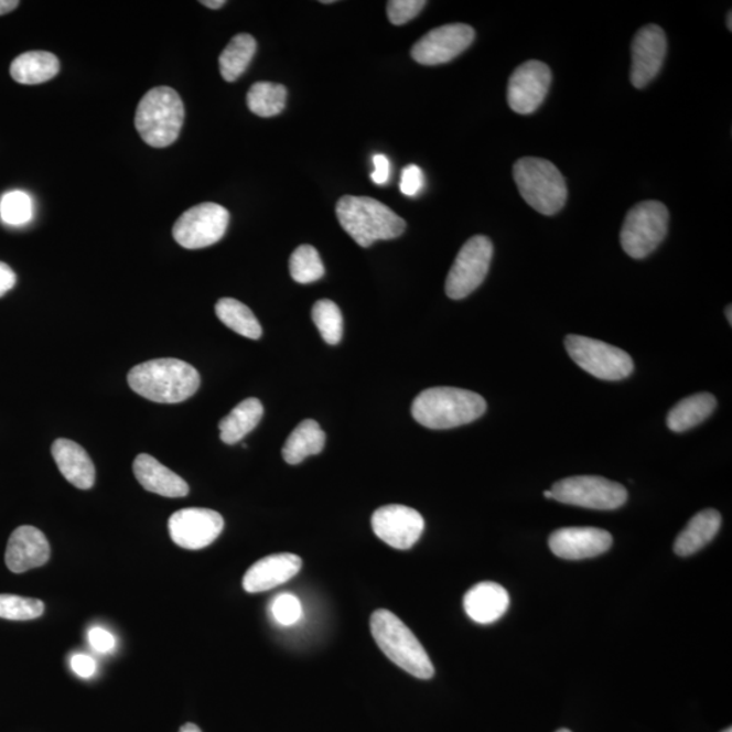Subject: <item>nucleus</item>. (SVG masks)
I'll return each mask as SVG.
<instances>
[{"mask_svg": "<svg viewBox=\"0 0 732 732\" xmlns=\"http://www.w3.org/2000/svg\"><path fill=\"white\" fill-rule=\"evenodd\" d=\"M200 383L197 369L175 358L152 359L128 374L129 387L157 403H181L197 392Z\"/></svg>", "mask_w": 732, "mask_h": 732, "instance_id": "nucleus-1", "label": "nucleus"}, {"mask_svg": "<svg viewBox=\"0 0 732 732\" xmlns=\"http://www.w3.org/2000/svg\"><path fill=\"white\" fill-rule=\"evenodd\" d=\"M487 410L480 394L454 387L429 388L418 395L411 415L422 427L445 430L476 421Z\"/></svg>", "mask_w": 732, "mask_h": 732, "instance_id": "nucleus-2", "label": "nucleus"}, {"mask_svg": "<svg viewBox=\"0 0 732 732\" xmlns=\"http://www.w3.org/2000/svg\"><path fill=\"white\" fill-rule=\"evenodd\" d=\"M336 217L341 227L362 247H369L377 240L397 239L406 229L403 218L370 197H342L336 204Z\"/></svg>", "mask_w": 732, "mask_h": 732, "instance_id": "nucleus-3", "label": "nucleus"}, {"mask_svg": "<svg viewBox=\"0 0 732 732\" xmlns=\"http://www.w3.org/2000/svg\"><path fill=\"white\" fill-rule=\"evenodd\" d=\"M370 631L376 645L395 665L421 680L434 676V666L421 642L392 612L376 611L370 617Z\"/></svg>", "mask_w": 732, "mask_h": 732, "instance_id": "nucleus-4", "label": "nucleus"}, {"mask_svg": "<svg viewBox=\"0 0 732 732\" xmlns=\"http://www.w3.org/2000/svg\"><path fill=\"white\" fill-rule=\"evenodd\" d=\"M185 120V108L174 88H152L136 109L134 127L141 139L153 149L174 144Z\"/></svg>", "mask_w": 732, "mask_h": 732, "instance_id": "nucleus-5", "label": "nucleus"}, {"mask_svg": "<svg viewBox=\"0 0 732 732\" xmlns=\"http://www.w3.org/2000/svg\"><path fill=\"white\" fill-rule=\"evenodd\" d=\"M518 192L527 204L541 215H557L567 201L562 173L541 158H521L513 168Z\"/></svg>", "mask_w": 732, "mask_h": 732, "instance_id": "nucleus-6", "label": "nucleus"}, {"mask_svg": "<svg viewBox=\"0 0 732 732\" xmlns=\"http://www.w3.org/2000/svg\"><path fill=\"white\" fill-rule=\"evenodd\" d=\"M669 229V211L659 201H643L631 209L620 234L631 258H646L663 244Z\"/></svg>", "mask_w": 732, "mask_h": 732, "instance_id": "nucleus-7", "label": "nucleus"}, {"mask_svg": "<svg viewBox=\"0 0 732 732\" xmlns=\"http://www.w3.org/2000/svg\"><path fill=\"white\" fill-rule=\"evenodd\" d=\"M572 362L601 380L627 379L634 372V362L627 352L588 336L569 335L564 341Z\"/></svg>", "mask_w": 732, "mask_h": 732, "instance_id": "nucleus-8", "label": "nucleus"}, {"mask_svg": "<svg viewBox=\"0 0 732 732\" xmlns=\"http://www.w3.org/2000/svg\"><path fill=\"white\" fill-rule=\"evenodd\" d=\"M551 492L553 499L562 504L593 510H615L628 499L627 489L622 484L601 476L567 477L555 483Z\"/></svg>", "mask_w": 732, "mask_h": 732, "instance_id": "nucleus-9", "label": "nucleus"}, {"mask_svg": "<svg viewBox=\"0 0 732 732\" xmlns=\"http://www.w3.org/2000/svg\"><path fill=\"white\" fill-rule=\"evenodd\" d=\"M493 252V241L487 236L476 235L466 241L448 274V298L462 300L480 288L488 273Z\"/></svg>", "mask_w": 732, "mask_h": 732, "instance_id": "nucleus-10", "label": "nucleus"}, {"mask_svg": "<svg viewBox=\"0 0 732 732\" xmlns=\"http://www.w3.org/2000/svg\"><path fill=\"white\" fill-rule=\"evenodd\" d=\"M229 223L224 206L204 203L187 209L174 224L173 236L183 249H205L223 239Z\"/></svg>", "mask_w": 732, "mask_h": 732, "instance_id": "nucleus-11", "label": "nucleus"}, {"mask_svg": "<svg viewBox=\"0 0 732 732\" xmlns=\"http://www.w3.org/2000/svg\"><path fill=\"white\" fill-rule=\"evenodd\" d=\"M475 31L464 23H452L433 29L412 46L411 56L422 66H439L470 49L474 43Z\"/></svg>", "mask_w": 732, "mask_h": 732, "instance_id": "nucleus-12", "label": "nucleus"}, {"mask_svg": "<svg viewBox=\"0 0 732 732\" xmlns=\"http://www.w3.org/2000/svg\"><path fill=\"white\" fill-rule=\"evenodd\" d=\"M224 529V519L217 512L203 507H189L174 513L169 519L171 540L181 548L197 551L214 542Z\"/></svg>", "mask_w": 732, "mask_h": 732, "instance_id": "nucleus-13", "label": "nucleus"}, {"mask_svg": "<svg viewBox=\"0 0 732 732\" xmlns=\"http://www.w3.org/2000/svg\"><path fill=\"white\" fill-rule=\"evenodd\" d=\"M552 73L547 64L529 61L510 76L507 104L518 115H532L540 108L551 86Z\"/></svg>", "mask_w": 732, "mask_h": 732, "instance_id": "nucleus-14", "label": "nucleus"}, {"mask_svg": "<svg viewBox=\"0 0 732 732\" xmlns=\"http://www.w3.org/2000/svg\"><path fill=\"white\" fill-rule=\"evenodd\" d=\"M372 528L386 545L406 551L421 539L424 519L409 506L388 505L374 513Z\"/></svg>", "mask_w": 732, "mask_h": 732, "instance_id": "nucleus-15", "label": "nucleus"}, {"mask_svg": "<svg viewBox=\"0 0 732 732\" xmlns=\"http://www.w3.org/2000/svg\"><path fill=\"white\" fill-rule=\"evenodd\" d=\"M667 40L663 28L647 25L636 33L633 43L631 82L636 88L646 87L659 74L666 56Z\"/></svg>", "mask_w": 732, "mask_h": 732, "instance_id": "nucleus-16", "label": "nucleus"}, {"mask_svg": "<svg viewBox=\"0 0 732 732\" xmlns=\"http://www.w3.org/2000/svg\"><path fill=\"white\" fill-rule=\"evenodd\" d=\"M549 548L557 557L581 560L599 557L612 547V535L600 528L577 527L555 530Z\"/></svg>", "mask_w": 732, "mask_h": 732, "instance_id": "nucleus-17", "label": "nucleus"}, {"mask_svg": "<svg viewBox=\"0 0 732 732\" xmlns=\"http://www.w3.org/2000/svg\"><path fill=\"white\" fill-rule=\"evenodd\" d=\"M51 558L49 540L41 530L34 527H20L11 534L6 548V564L11 572H22L44 566Z\"/></svg>", "mask_w": 732, "mask_h": 732, "instance_id": "nucleus-18", "label": "nucleus"}, {"mask_svg": "<svg viewBox=\"0 0 732 732\" xmlns=\"http://www.w3.org/2000/svg\"><path fill=\"white\" fill-rule=\"evenodd\" d=\"M303 560L294 553H274L258 560L244 577L247 593H262L291 581L299 574Z\"/></svg>", "mask_w": 732, "mask_h": 732, "instance_id": "nucleus-19", "label": "nucleus"}, {"mask_svg": "<svg viewBox=\"0 0 732 732\" xmlns=\"http://www.w3.org/2000/svg\"><path fill=\"white\" fill-rule=\"evenodd\" d=\"M133 472L136 480L147 492L166 498H182L189 494L187 483L151 454H139L133 462Z\"/></svg>", "mask_w": 732, "mask_h": 732, "instance_id": "nucleus-20", "label": "nucleus"}, {"mask_svg": "<svg viewBox=\"0 0 732 732\" xmlns=\"http://www.w3.org/2000/svg\"><path fill=\"white\" fill-rule=\"evenodd\" d=\"M510 605V595L495 582H481L464 595V610L470 618L480 624H492L505 615Z\"/></svg>", "mask_w": 732, "mask_h": 732, "instance_id": "nucleus-21", "label": "nucleus"}, {"mask_svg": "<svg viewBox=\"0 0 732 732\" xmlns=\"http://www.w3.org/2000/svg\"><path fill=\"white\" fill-rule=\"evenodd\" d=\"M52 456L62 475L76 488L88 489L96 483V466L84 448L75 441L56 440L52 445Z\"/></svg>", "mask_w": 732, "mask_h": 732, "instance_id": "nucleus-22", "label": "nucleus"}, {"mask_svg": "<svg viewBox=\"0 0 732 732\" xmlns=\"http://www.w3.org/2000/svg\"><path fill=\"white\" fill-rule=\"evenodd\" d=\"M61 62L51 52L32 51L23 53L11 63L10 74L18 84L41 85L58 74Z\"/></svg>", "mask_w": 732, "mask_h": 732, "instance_id": "nucleus-23", "label": "nucleus"}, {"mask_svg": "<svg viewBox=\"0 0 732 732\" xmlns=\"http://www.w3.org/2000/svg\"><path fill=\"white\" fill-rule=\"evenodd\" d=\"M720 525H722V516L719 512L713 509L700 512L678 535L675 552L678 557H690V555L699 552L718 535Z\"/></svg>", "mask_w": 732, "mask_h": 732, "instance_id": "nucleus-24", "label": "nucleus"}, {"mask_svg": "<svg viewBox=\"0 0 732 732\" xmlns=\"http://www.w3.org/2000/svg\"><path fill=\"white\" fill-rule=\"evenodd\" d=\"M262 417L263 406L261 401L256 398L241 401L218 423L222 441L227 445L238 444L258 427Z\"/></svg>", "mask_w": 732, "mask_h": 732, "instance_id": "nucleus-25", "label": "nucleus"}, {"mask_svg": "<svg viewBox=\"0 0 732 732\" xmlns=\"http://www.w3.org/2000/svg\"><path fill=\"white\" fill-rule=\"evenodd\" d=\"M324 445H326V434L322 428L312 419H305L288 437L282 448V458L288 464L297 465L303 463L306 458L321 453Z\"/></svg>", "mask_w": 732, "mask_h": 732, "instance_id": "nucleus-26", "label": "nucleus"}, {"mask_svg": "<svg viewBox=\"0 0 732 732\" xmlns=\"http://www.w3.org/2000/svg\"><path fill=\"white\" fill-rule=\"evenodd\" d=\"M717 409V399L712 394L702 392L685 398L667 416V427L672 432L683 433L698 427Z\"/></svg>", "mask_w": 732, "mask_h": 732, "instance_id": "nucleus-27", "label": "nucleus"}, {"mask_svg": "<svg viewBox=\"0 0 732 732\" xmlns=\"http://www.w3.org/2000/svg\"><path fill=\"white\" fill-rule=\"evenodd\" d=\"M257 52V41L250 34L241 33L229 41L218 64L224 80L235 82L245 74Z\"/></svg>", "mask_w": 732, "mask_h": 732, "instance_id": "nucleus-28", "label": "nucleus"}, {"mask_svg": "<svg viewBox=\"0 0 732 732\" xmlns=\"http://www.w3.org/2000/svg\"><path fill=\"white\" fill-rule=\"evenodd\" d=\"M216 315L223 324L241 336L249 340H259L262 336V327L249 306L239 300L224 298L217 301Z\"/></svg>", "mask_w": 732, "mask_h": 732, "instance_id": "nucleus-29", "label": "nucleus"}, {"mask_svg": "<svg viewBox=\"0 0 732 732\" xmlns=\"http://www.w3.org/2000/svg\"><path fill=\"white\" fill-rule=\"evenodd\" d=\"M287 97L286 86L271 84V82H258L247 93V106L254 115L274 117L286 109Z\"/></svg>", "mask_w": 732, "mask_h": 732, "instance_id": "nucleus-30", "label": "nucleus"}, {"mask_svg": "<svg viewBox=\"0 0 732 732\" xmlns=\"http://www.w3.org/2000/svg\"><path fill=\"white\" fill-rule=\"evenodd\" d=\"M311 315L322 338L329 345H338L344 336V316L340 306L329 299L319 300Z\"/></svg>", "mask_w": 732, "mask_h": 732, "instance_id": "nucleus-31", "label": "nucleus"}, {"mask_svg": "<svg viewBox=\"0 0 732 732\" xmlns=\"http://www.w3.org/2000/svg\"><path fill=\"white\" fill-rule=\"evenodd\" d=\"M289 273L299 283H311L324 276V265L315 247L303 245L289 259Z\"/></svg>", "mask_w": 732, "mask_h": 732, "instance_id": "nucleus-32", "label": "nucleus"}, {"mask_svg": "<svg viewBox=\"0 0 732 732\" xmlns=\"http://www.w3.org/2000/svg\"><path fill=\"white\" fill-rule=\"evenodd\" d=\"M44 611L43 601L14 594H0V618L26 622L43 616Z\"/></svg>", "mask_w": 732, "mask_h": 732, "instance_id": "nucleus-33", "label": "nucleus"}, {"mask_svg": "<svg viewBox=\"0 0 732 732\" xmlns=\"http://www.w3.org/2000/svg\"><path fill=\"white\" fill-rule=\"evenodd\" d=\"M33 215L32 200L29 194L21 191L4 194L0 203V216L10 226H23L31 222Z\"/></svg>", "mask_w": 732, "mask_h": 732, "instance_id": "nucleus-34", "label": "nucleus"}, {"mask_svg": "<svg viewBox=\"0 0 732 732\" xmlns=\"http://www.w3.org/2000/svg\"><path fill=\"white\" fill-rule=\"evenodd\" d=\"M270 612L282 627H291L303 616V606L297 595L282 593L271 601Z\"/></svg>", "mask_w": 732, "mask_h": 732, "instance_id": "nucleus-35", "label": "nucleus"}, {"mask_svg": "<svg viewBox=\"0 0 732 732\" xmlns=\"http://www.w3.org/2000/svg\"><path fill=\"white\" fill-rule=\"evenodd\" d=\"M424 0H391L387 3V14L394 25H405L421 13Z\"/></svg>", "mask_w": 732, "mask_h": 732, "instance_id": "nucleus-36", "label": "nucleus"}, {"mask_svg": "<svg viewBox=\"0 0 732 732\" xmlns=\"http://www.w3.org/2000/svg\"><path fill=\"white\" fill-rule=\"evenodd\" d=\"M423 185V171L416 166V164H410V166H407L401 171L400 192L403 193L405 196H417V194L422 191Z\"/></svg>", "mask_w": 732, "mask_h": 732, "instance_id": "nucleus-37", "label": "nucleus"}, {"mask_svg": "<svg viewBox=\"0 0 732 732\" xmlns=\"http://www.w3.org/2000/svg\"><path fill=\"white\" fill-rule=\"evenodd\" d=\"M88 642L92 647L96 648L99 653H109L116 647V637L100 627H94L88 633Z\"/></svg>", "mask_w": 732, "mask_h": 732, "instance_id": "nucleus-38", "label": "nucleus"}, {"mask_svg": "<svg viewBox=\"0 0 732 732\" xmlns=\"http://www.w3.org/2000/svg\"><path fill=\"white\" fill-rule=\"evenodd\" d=\"M71 667L79 677L90 678L97 670L96 660L86 654H76L71 658Z\"/></svg>", "mask_w": 732, "mask_h": 732, "instance_id": "nucleus-39", "label": "nucleus"}, {"mask_svg": "<svg viewBox=\"0 0 732 732\" xmlns=\"http://www.w3.org/2000/svg\"><path fill=\"white\" fill-rule=\"evenodd\" d=\"M375 171L370 174L372 181L376 185H386L391 175V163L386 155H375L374 158Z\"/></svg>", "mask_w": 732, "mask_h": 732, "instance_id": "nucleus-40", "label": "nucleus"}, {"mask_svg": "<svg viewBox=\"0 0 732 732\" xmlns=\"http://www.w3.org/2000/svg\"><path fill=\"white\" fill-rule=\"evenodd\" d=\"M17 283V276L9 267L3 262H0V298L4 297L6 293L11 291Z\"/></svg>", "mask_w": 732, "mask_h": 732, "instance_id": "nucleus-41", "label": "nucleus"}, {"mask_svg": "<svg viewBox=\"0 0 732 732\" xmlns=\"http://www.w3.org/2000/svg\"><path fill=\"white\" fill-rule=\"evenodd\" d=\"M20 2L18 0H0V15L9 14L14 11Z\"/></svg>", "mask_w": 732, "mask_h": 732, "instance_id": "nucleus-42", "label": "nucleus"}, {"mask_svg": "<svg viewBox=\"0 0 732 732\" xmlns=\"http://www.w3.org/2000/svg\"><path fill=\"white\" fill-rule=\"evenodd\" d=\"M226 0H203L201 4L205 6V8L212 9V10H218L222 9L224 4H226Z\"/></svg>", "mask_w": 732, "mask_h": 732, "instance_id": "nucleus-43", "label": "nucleus"}, {"mask_svg": "<svg viewBox=\"0 0 732 732\" xmlns=\"http://www.w3.org/2000/svg\"><path fill=\"white\" fill-rule=\"evenodd\" d=\"M180 732H201V730L197 728L196 724L186 723L182 725Z\"/></svg>", "mask_w": 732, "mask_h": 732, "instance_id": "nucleus-44", "label": "nucleus"}, {"mask_svg": "<svg viewBox=\"0 0 732 732\" xmlns=\"http://www.w3.org/2000/svg\"><path fill=\"white\" fill-rule=\"evenodd\" d=\"M731 311H732V309H731V305H729V309H728V310H725V316H728V317H729V323H730V326H731V324H732V316H731Z\"/></svg>", "mask_w": 732, "mask_h": 732, "instance_id": "nucleus-45", "label": "nucleus"}, {"mask_svg": "<svg viewBox=\"0 0 732 732\" xmlns=\"http://www.w3.org/2000/svg\"><path fill=\"white\" fill-rule=\"evenodd\" d=\"M728 26H729V31L732 32V13H731V11L728 15Z\"/></svg>", "mask_w": 732, "mask_h": 732, "instance_id": "nucleus-46", "label": "nucleus"}, {"mask_svg": "<svg viewBox=\"0 0 732 732\" xmlns=\"http://www.w3.org/2000/svg\"><path fill=\"white\" fill-rule=\"evenodd\" d=\"M545 497L547 499H553V495H552L551 489H547V492H545Z\"/></svg>", "mask_w": 732, "mask_h": 732, "instance_id": "nucleus-47", "label": "nucleus"}, {"mask_svg": "<svg viewBox=\"0 0 732 732\" xmlns=\"http://www.w3.org/2000/svg\"><path fill=\"white\" fill-rule=\"evenodd\" d=\"M557 732H571V731H570V730H566V729H563V730H559V731H557Z\"/></svg>", "mask_w": 732, "mask_h": 732, "instance_id": "nucleus-48", "label": "nucleus"}, {"mask_svg": "<svg viewBox=\"0 0 732 732\" xmlns=\"http://www.w3.org/2000/svg\"><path fill=\"white\" fill-rule=\"evenodd\" d=\"M722 732H732V729H731V728H729V729H725V730H724V731H722Z\"/></svg>", "mask_w": 732, "mask_h": 732, "instance_id": "nucleus-49", "label": "nucleus"}]
</instances>
